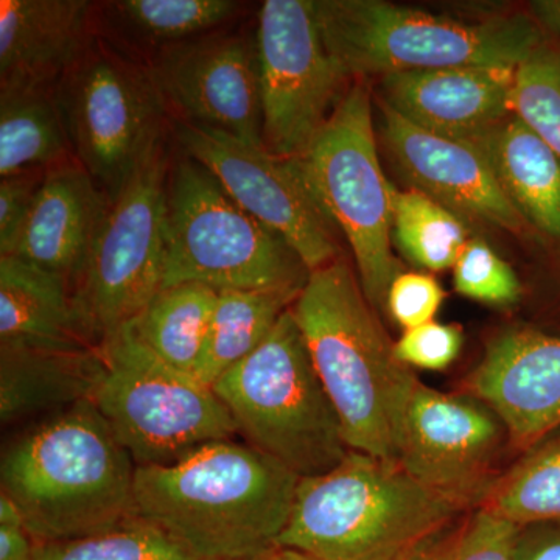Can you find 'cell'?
<instances>
[{
    "label": "cell",
    "mask_w": 560,
    "mask_h": 560,
    "mask_svg": "<svg viewBox=\"0 0 560 560\" xmlns=\"http://www.w3.org/2000/svg\"><path fill=\"white\" fill-rule=\"evenodd\" d=\"M301 478L228 440L136 469L135 515L209 560H261L279 547Z\"/></svg>",
    "instance_id": "6da1fadb"
},
{
    "label": "cell",
    "mask_w": 560,
    "mask_h": 560,
    "mask_svg": "<svg viewBox=\"0 0 560 560\" xmlns=\"http://www.w3.org/2000/svg\"><path fill=\"white\" fill-rule=\"evenodd\" d=\"M136 469L95 405L83 400L5 447L0 493L16 504L33 544L83 539L135 515Z\"/></svg>",
    "instance_id": "7a4b0ae2"
},
{
    "label": "cell",
    "mask_w": 560,
    "mask_h": 560,
    "mask_svg": "<svg viewBox=\"0 0 560 560\" xmlns=\"http://www.w3.org/2000/svg\"><path fill=\"white\" fill-rule=\"evenodd\" d=\"M290 311L350 451L397 460L419 378L397 359L357 271L342 257L312 271Z\"/></svg>",
    "instance_id": "3957f363"
},
{
    "label": "cell",
    "mask_w": 560,
    "mask_h": 560,
    "mask_svg": "<svg viewBox=\"0 0 560 560\" xmlns=\"http://www.w3.org/2000/svg\"><path fill=\"white\" fill-rule=\"evenodd\" d=\"M466 510L397 460L350 451L335 469L301 478L279 547L316 560H415Z\"/></svg>",
    "instance_id": "277c9868"
},
{
    "label": "cell",
    "mask_w": 560,
    "mask_h": 560,
    "mask_svg": "<svg viewBox=\"0 0 560 560\" xmlns=\"http://www.w3.org/2000/svg\"><path fill=\"white\" fill-rule=\"evenodd\" d=\"M327 50L348 79L448 68L517 69L544 35L525 14L452 20L383 0H315Z\"/></svg>",
    "instance_id": "5b68a950"
},
{
    "label": "cell",
    "mask_w": 560,
    "mask_h": 560,
    "mask_svg": "<svg viewBox=\"0 0 560 560\" xmlns=\"http://www.w3.org/2000/svg\"><path fill=\"white\" fill-rule=\"evenodd\" d=\"M172 158L165 187L162 289L301 293L311 270L282 235L250 215L189 154Z\"/></svg>",
    "instance_id": "8992f818"
},
{
    "label": "cell",
    "mask_w": 560,
    "mask_h": 560,
    "mask_svg": "<svg viewBox=\"0 0 560 560\" xmlns=\"http://www.w3.org/2000/svg\"><path fill=\"white\" fill-rule=\"evenodd\" d=\"M246 444L300 478L326 474L350 448L293 313L213 383Z\"/></svg>",
    "instance_id": "52a82bcc"
},
{
    "label": "cell",
    "mask_w": 560,
    "mask_h": 560,
    "mask_svg": "<svg viewBox=\"0 0 560 560\" xmlns=\"http://www.w3.org/2000/svg\"><path fill=\"white\" fill-rule=\"evenodd\" d=\"M73 160L114 202L172 124L149 62L92 36L54 88Z\"/></svg>",
    "instance_id": "ba28073f"
},
{
    "label": "cell",
    "mask_w": 560,
    "mask_h": 560,
    "mask_svg": "<svg viewBox=\"0 0 560 560\" xmlns=\"http://www.w3.org/2000/svg\"><path fill=\"white\" fill-rule=\"evenodd\" d=\"M300 164L320 209L348 241L372 308L386 313L401 265L393 250V184L378 160L366 83L346 90Z\"/></svg>",
    "instance_id": "9c48e42d"
},
{
    "label": "cell",
    "mask_w": 560,
    "mask_h": 560,
    "mask_svg": "<svg viewBox=\"0 0 560 560\" xmlns=\"http://www.w3.org/2000/svg\"><path fill=\"white\" fill-rule=\"evenodd\" d=\"M101 350L105 371L91 401L136 467L167 466L238 434L212 388L162 363L127 331Z\"/></svg>",
    "instance_id": "30bf717a"
},
{
    "label": "cell",
    "mask_w": 560,
    "mask_h": 560,
    "mask_svg": "<svg viewBox=\"0 0 560 560\" xmlns=\"http://www.w3.org/2000/svg\"><path fill=\"white\" fill-rule=\"evenodd\" d=\"M165 143L110 202L70 290L81 329L95 346L127 326L162 289L165 187L172 162Z\"/></svg>",
    "instance_id": "8fae6325"
},
{
    "label": "cell",
    "mask_w": 560,
    "mask_h": 560,
    "mask_svg": "<svg viewBox=\"0 0 560 560\" xmlns=\"http://www.w3.org/2000/svg\"><path fill=\"white\" fill-rule=\"evenodd\" d=\"M264 143L300 160L327 124L348 77L320 33L315 0H267L256 27Z\"/></svg>",
    "instance_id": "7c38bea8"
},
{
    "label": "cell",
    "mask_w": 560,
    "mask_h": 560,
    "mask_svg": "<svg viewBox=\"0 0 560 560\" xmlns=\"http://www.w3.org/2000/svg\"><path fill=\"white\" fill-rule=\"evenodd\" d=\"M180 151L205 165L246 212L282 235L315 271L340 259L337 230L320 209L300 160L223 132L172 120Z\"/></svg>",
    "instance_id": "4fadbf2b"
},
{
    "label": "cell",
    "mask_w": 560,
    "mask_h": 560,
    "mask_svg": "<svg viewBox=\"0 0 560 560\" xmlns=\"http://www.w3.org/2000/svg\"><path fill=\"white\" fill-rule=\"evenodd\" d=\"M149 66L172 120L265 147L256 32L220 28L162 50Z\"/></svg>",
    "instance_id": "5bb4252c"
},
{
    "label": "cell",
    "mask_w": 560,
    "mask_h": 560,
    "mask_svg": "<svg viewBox=\"0 0 560 560\" xmlns=\"http://www.w3.org/2000/svg\"><path fill=\"white\" fill-rule=\"evenodd\" d=\"M506 438L504 423L481 400L418 381L405 411L397 463L420 485L477 508L499 477L492 467Z\"/></svg>",
    "instance_id": "9a60e30c"
},
{
    "label": "cell",
    "mask_w": 560,
    "mask_h": 560,
    "mask_svg": "<svg viewBox=\"0 0 560 560\" xmlns=\"http://www.w3.org/2000/svg\"><path fill=\"white\" fill-rule=\"evenodd\" d=\"M378 106L386 153L407 189L427 195L464 221L514 234L528 230L475 143L442 138L416 127L386 103L378 101Z\"/></svg>",
    "instance_id": "2e32d148"
},
{
    "label": "cell",
    "mask_w": 560,
    "mask_h": 560,
    "mask_svg": "<svg viewBox=\"0 0 560 560\" xmlns=\"http://www.w3.org/2000/svg\"><path fill=\"white\" fill-rule=\"evenodd\" d=\"M469 388L525 451L560 425V337L525 327L501 331L486 346Z\"/></svg>",
    "instance_id": "e0dca14e"
},
{
    "label": "cell",
    "mask_w": 560,
    "mask_h": 560,
    "mask_svg": "<svg viewBox=\"0 0 560 560\" xmlns=\"http://www.w3.org/2000/svg\"><path fill=\"white\" fill-rule=\"evenodd\" d=\"M515 70L448 68L382 77V102L416 127L475 143L512 113Z\"/></svg>",
    "instance_id": "ac0fdd59"
},
{
    "label": "cell",
    "mask_w": 560,
    "mask_h": 560,
    "mask_svg": "<svg viewBox=\"0 0 560 560\" xmlns=\"http://www.w3.org/2000/svg\"><path fill=\"white\" fill-rule=\"evenodd\" d=\"M92 36V2L2 0L0 91L54 90Z\"/></svg>",
    "instance_id": "d6986e66"
},
{
    "label": "cell",
    "mask_w": 560,
    "mask_h": 560,
    "mask_svg": "<svg viewBox=\"0 0 560 560\" xmlns=\"http://www.w3.org/2000/svg\"><path fill=\"white\" fill-rule=\"evenodd\" d=\"M109 198L75 160L49 168L13 256L68 280L79 278L108 215Z\"/></svg>",
    "instance_id": "ffe728a7"
},
{
    "label": "cell",
    "mask_w": 560,
    "mask_h": 560,
    "mask_svg": "<svg viewBox=\"0 0 560 560\" xmlns=\"http://www.w3.org/2000/svg\"><path fill=\"white\" fill-rule=\"evenodd\" d=\"M0 348H101L81 329L68 280L31 261L0 256Z\"/></svg>",
    "instance_id": "44dd1931"
},
{
    "label": "cell",
    "mask_w": 560,
    "mask_h": 560,
    "mask_svg": "<svg viewBox=\"0 0 560 560\" xmlns=\"http://www.w3.org/2000/svg\"><path fill=\"white\" fill-rule=\"evenodd\" d=\"M105 371L101 348H0V420L16 425L55 415L92 394Z\"/></svg>",
    "instance_id": "7402d4cb"
},
{
    "label": "cell",
    "mask_w": 560,
    "mask_h": 560,
    "mask_svg": "<svg viewBox=\"0 0 560 560\" xmlns=\"http://www.w3.org/2000/svg\"><path fill=\"white\" fill-rule=\"evenodd\" d=\"M243 9L235 0H110L94 3V33L149 62L162 50L228 27Z\"/></svg>",
    "instance_id": "603a6c76"
},
{
    "label": "cell",
    "mask_w": 560,
    "mask_h": 560,
    "mask_svg": "<svg viewBox=\"0 0 560 560\" xmlns=\"http://www.w3.org/2000/svg\"><path fill=\"white\" fill-rule=\"evenodd\" d=\"M475 145L528 226L560 241V158L551 147L514 113Z\"/></svg>",
    "instance_id": "cb8c5ba5"
},
{
    "label": "cell",
    "mask_w": 560,
    "mask_h": 560,
    "mask_svg": "<svg viewBox=\"0 0 560 560\" xmlns=\"http://www.w3.org/2000/svg\"><path fill=\"white\" fill-rule=\"evenodd\" d=\"M219 290L179 283L158 291L145 308L120 330L162 363L195 377Z\"/></svg>",
    "instance_id": "d4e9b609"
},
{
    "label": "cell",
    "mask_w": 560,
    "mask_h": 560,
    "mask_svg": "<svg viewBox=\"0 0 560 560\" xmlns=\"http://www.w3.org/2000/svg\"><path fill=\"white\" fill-rule=\"evenodd\" d=\"M298 296L287 291L220 290L195 378L212 388L224 372L267 340Z\"/></svg>",
    "instance_id": "484cf974"
},
{
    "label": "cell",
    "mask_w": 560,
    "mask_h": 560,
    "mask_svg": "<svg viewBox=\"0 0 560 560\" xmlns=\"http://www.w3.org/2000/svg\"><path fill=\"white\" fill-rule=\"evenodd\" d=\"M72 158L54 90L0 91V178Z\"/></svg>",
    "instance_id": "4316f807"
},
{
    "label": "cell",
    "mask_w": 560,
    "mask_h": 560,
    "mask_svg": "<svg viewBox=\"0 0 560 560\" xmlns=\"http://www.w3.org/2000/svg\"><path fill=\"white\" fill-rule=\"evenodd\" d=\"M478 506L518 526L560 525V425L525 448Z\"/></svg>",
    "instance_id": "83f0119b"
},
{
    "label": "cell",
    "mask_w": 560,
    "mask_h": 560,
    "mask_svg": "<svg viewBox=\"0 0 560 560\" xmlns=\"http://www.w3.org/2000/svg\"><path fill=\"white\" fill-rule=\"evenodd\" d=\"M393 243L416 267L445 271L455 267L470 241L466 221L418 190L393 186Z\"/></svg>",
    "instance_id": "f1b7e54d"
},
{
    "label": "cell",
    "mask_w": 560,
    "mask_h": 560,
    "mask_svg": "<svg viewBox=\"0 0 560 560\" xmlns=\"http://www.w3.org/2000/svg\"><path fill=\"white\" fill-rule=\"evenodd\" d=\"M33 560H209L171 534L132 515L117 528L83 539L35 544Z\"/></svg>",
    "instance_id": "f546056e"
},
{
    "label": "cell",
    "mask_w": 560,
    "mask_h": 560,
    "mask_svg": "<svg viewBox=\"0 0 560 560\" xmlns=\"http://www.w3.org/2000/svg\"><path fill=\"white\" fill-rule=\"evenodd\" d=\"M511 110L560 158V44L544 40L515 70Z\"/></svg>",
    "instance_id": "4dcf8cb0"
},
{
    "label": "cell",
    "mask_w": 560,
    "mask_h": 560,
    "mask_svg": "<svg viewBox=\"0 0 560 560\" xmlns=\"http://www.w3.org/2000/svg\"><path fill=\"white\" fill-rule=\"evenodd\" d=\"M522 526L485 506L471 508L415 560H517Z\"/></svg>",
    "instance_id": "1f68e13d"
},
{
    "label": "cell",
    "mask_w": 560,
    "mask_h": 560,
    "mask_svg": "<svg viewBox=\"0 0 560 560\" xmlns=\"http://www.w3.org/2000/svg\"><path fill=\"white\" fill-rule=\"evenodd\" d=\"M453 285L460 296L493 307H511L523 294L517 272L481 238L467 243L453 267Z\"/></svg>",
    "instance_id": "d6a6232c"
},
{
    "label": "cell",
    "mask_w": 560,
    "mask_h": 560,
    "mask_svg": "<svg viewBox=\"0 0 560 560\" xmlns=\"http://www.w3.org/2000/svg\"><path fill=\"white\" fill-rule=\"evenodd\" d=\"M463 334L453 324L436 320L405 330L394 342V352L405 366L423 371H444L458 359Z\"/></svg>",
    "instance_id": "836d02e7"
},
{
    "label": "cell",
    "mask_w": 560,
    "mask_h": 560,
    "mask_svg": "<svg viewBox=\"0 0 560 560\" xmlns=\"http://www.w3.org/2000/svg\"><path fill=\"white\" fill-rule=\"evenodd\" d=\"M444 298V290L433 276L401 271L390 283L386 313L405 330L415 329L434 320Z\"/></svg>",
    "instance_id": "e575fe53"
},
{
    "label": "cell",
    "mask_w": 560,
    "mask_h": 560,
    "mask_svg": "<svg viewBox=\"0 0 560 560\" xmlns=\"http://www.w3.org/2000/svg\"><path fill=\"white\" fill-rule=\"evenodd\" d=\"M46 172L36 168L0 178V256L16 250Z\"/></svg>",
    "instance_id": "d590c367"
},
{
    "label": "cell",
    "mask_w": 560,
    "mask_h": 560,
    "mask_svg": "<svg viewBox=\"0 0 560 560\" xmlns=\"http://www.w3.org/2000/svg\"><path fill=\"white\" fill-rule=\"evenodd\" d=\"M33 547L16 504L0 493V560H33Z\"/></svg>",
    "instance_id": "8d00e7d4"
},
{
    "label": "cell",
    "mask_w": 560,
    "mask_h": 560,
    "mask_svg": "<svg viewBox=\"0 0 560 560\" xmlns=\"http://www.w3.org/2000/svg\"><path fill=\"white\" fill-rule=\"evenodd\" d=\"M517 560H560V525L523 526Z\"/></svg>",
    "instance_id": "74e56055"
},
{
    "label": "cell",
    "mask_w": 560,
    "mask_h": 560,
    "mask_svg": "<svg viewBox=\"0 0 560 560\" xmlns=\"http://www.w3.org/2000/svg\"><path fill=\"white\" fill-rule=\"evenodd\" d=\"M529 9L539 27L560 38V0H536L530 2Z\"/></svg>",
    "instance_id": "f35d334b"
},
{
    "label": "cell",
    "mask_w": 560,
    "mask_h": 560,
    "mask_svg": "<svg viewBox=\"0 0 560 560\" xmlns=\"http://www.w3.org/2000/svg\"><path fill=\"white\" fill-rule=\"evenodd\" d=\"M261 560H316L312 556L304 555V552L291 550V548L278 547L272 550L270 555L265 556Z\"/></svg>",
    "instance_id": "ab89813d"
}]
</instances>
